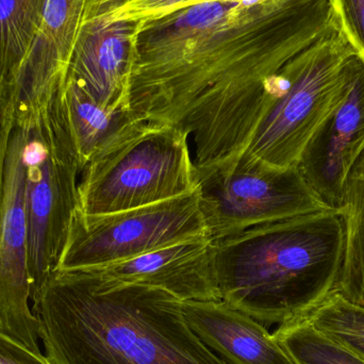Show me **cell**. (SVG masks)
Masks as SVG:
<instances>
[{
  "instance_id": "obj_1",
  "label": "cell",
  "mask_w": 364,
  "mask_h": 364,
  "mask_svg": "<svg viewBox=\"0 0 364 364\" xmlns=\"http://www.w3.org/2000/svg\"><path fill=\"white\" fill-rule=\"evenodd\" d=\"M337 23L333 0H207L138 21L127 110L188 134L195 168L244 151L269 80Z\"/></svg>"
},
{
  "instance_id": "obj_2",
  "label": "cell",
  "mask_w": 364,
  "mask_h": 364,
  "mask_svg": "<svg viewBox=\"0 0 364 364\" xmlns=\"http://www.w3.org/2000/svg\"><path fill=\"white\" fill-rule=\"evenodd\" d=\"M32 303L53 364H229L192 331L183 301L161 289L57 269Z\"/></svg>"
},
{
  "instance_id": "obj_3",
  "label": "cell",
  "mask_w": 364,
  "mask_h": 364,
  "mask_svg": "<svg viewBox=\"0 0 364 364\" xmlns=\"http://www.w3.org/2000/svg\"><path fill=\"white\" fill-rule=\"evenodd\" d=\"M344 242L343 218L336 209L211 240L220 299L260 323L303 318L337 290Z\"/></svg>"
},
{
  "instance_id": "obj_4",
  "label": "cell",
  "mask_w": 364,
  "mask_h": 364,
  "mask_svg": "<svg viewBox=\"0 0 364 364\" xmlns=\"http://www.w3.org/2000/svg\"><path fill=\"white\" fill-rule=\"evenodd\" d=\"M356 53L337 19L272 77L262 117L243 151L274 168L299 166L308 143L346 97Z\"/></svg>"
},
{
  "instance_id": "obj_5",
  "label": "cell",
  "mask_w": 364,
  "mask_h": 364,
  "mask_svg": "<svg viewBox=\"0 0 364 364\" xmlns=\"http://www.w3.org/2000/svg\"><path fill=\"white\" fill-rule=\"evenodd\" d=\"M196 190L188 134L136 121L94 156L78 184V210L104 215L146 207Z\"/></svg>"
},
{
  "instance_id": "obj_6",
  "label": "cell",
  "mask_w": 364,
  "mask_h": 364,
  "mask_svg": "<svg viewBox=\"0 0 364 364\" xmlns=\"http://www.w3.org/2000/svg\"><path fill=\"white\" fill-rule=\"evenodd\" d=\"M25 128L28 274L33 301L59 267L78 208L81 168L66 123L63 90Z\"/></svg>"
},
{
  "instance_id": "obj_7",
  "label": "cell",
  "mask_w": 364,
  "mask_h": 364,
  "mask_svg": "<svg viewBox=\"0 0 364 364\" xmlns=\"http://www.w3.org/2000/svg\"><path fill=\"white\" fill-rule=\"evenodd\" d=\"M195 181L210 240L331 209L306 181L299 166L274 168L246 151L195 168Z\"/></svg>"
},
{
  "instance_id": "obj_8",
  "label": "cell",
  "mask_w": 364,
  "mask_h": 364,
  "mask_svg": "<svg viewBox=\"0 0 364 364\" xmlns=\"http://www.w3.org/2000/svg\"><path fill=\"white\" fill-rule=\"evenodd\" d=\"M207 235L196 190L146 207L104 215L77 208L58 269H92Z\"/></svg>"
},
{
  "instance_id": "obj_9",
  "label": "cell",
  "mask_w": 364,
  "mask_h": 364,
  "mask_svg": "<svg viewBox=\"0 0 364 364\" xmlns=\"http://www.w3.org/2000/svg\"><path fill=\"white\" fill-rule=\"evenodd\" d=\"M27 129L11 132L0 218V331L36 354L38 323L29 308L28 226L25 207Z\"/></svg>"
},
{
  "instance_id": "obj_10",
  "label": "cell",
  "mask_w": 364,
  "mask_h": 364,
  "mask_svg": "<svg viewBox=\"0 0 364 364\" xmlns=\"http://www.w3.org/2000/svg\"><path fill=\"white\" fill-rule=\"evenodd\" d=\"M123 0H87L73 50L68 78L100 107L127 110L138 21H113L111 12Z\"/></svg>"
},
{
  "instance_id": "obj_11",
  "label": "cell",
  "mask_w": 364,
  "mask_h": 364,
  "mask_svg": "<svg viewBox=\"0 0 364 364\" xmlns=\"http://www.w3.org/2000/svg\"><path fill=\"white\" fill-rule=\"evenodd\" d=\"M87 0H47L40 30L6 96L14 126L30 125L68 80Z\"/></svg>"
},
{
  "instance_id": "obj_12",
  "label": "cell",
  "mask_w": 364,
  "mask_h": 364,
  "mask_svg": "<svg viewBox=\"0 0 364 364\" xmlns=\"http://www.w3.org/2000/svg\"><path fill=\"white\" fill-rule=\"evenodd\" d=\"M364 149V60L350 59V82L339 106L318 128L299 160L306 181L331 209L339 210L346 175Z\"/></svg>"
},
{
  "instance_id": "obj_13",
  "label": "cell",
  "mask_w": 364,
  "mask_h": 364,
  "mask_svg": "<svg viewBox=\"0 0 364 364\" xmlns=\"http://www.w3.org/2000/svg\"><path fill=\"white\" fill-rule=\"evenodd\" d=\"M208 235L90 271L109 282L161 289L181 301H220Z\"/></svg>"
},
{
  "instance_id": "obj_14",
  "label": "cell",
  "mask_w": 364,
  "mask_h": 364,
  "mask_svg": "<svg viewBox=\"0 0 364 364\" xmlns=\"http://www.w3.org/2000/svg\"><path fill=\"white\" fill-rule=\"evenodd\" d=\"M186 322L229 364H296L275 336L224 301H183Z\"/></svg>"
},
{
  "instance_id": "obj_15",
  "label": "cell",
  "mask_w": 364,
  "mask_h": 364,
  "mask_svg": "<svg viewBox=\"0 0 364 364\" xmlns=\"http://www.w3.org/2000/svg\"><path fill=\"white\" fill-rule=\"evenodd\" d=\"M63 102L81 173L96 154L136 122L128 110L102 108L82 87L68 78L63 89Z\"/></svg>"
},
{
  "instance_id": "obj_16",
  "label": "cell",
  "mask_w": 364,
  "mask_h": 364,
  "mask_svg": "<svg viewBox=\"0 0 364 364\" xmlns=\"http://www.w3.org/2000/svg\"><path fill=\"white\" fill-rule=\"evenodd\" d=\"M339 211L346 242L337 291L364 307V149L346 175Z\"/></svg>"
},
{
  "instance_id": "obj_17",
  "label": "cell",
  "mask_w": 364,
  "mask_h": 364,
  "mask_svg": "<svg viewBox=\"0 0 364 364\" xmlns=\"http://www.w3.org/2000/svg\"><path fill=\"white\" fill-rule=\"evenodd\" d=\"M47 0H0V91L8 92L40 30Z\"/></svg>"
},
{
  "instance_id": "obj_18",
  "label": "cell",
  "mask_w": 364,
  "mask_h": 364,
  "mask_svg": "<svg viewBox=\"0 0 364 364\" xmlns=\"http://www.w3.org/2000/svg\"><path fill=\"white\" fill-rule=\"evenodd\" d=\"M273 335L296 364H364L356 353L306 316L280 325Z\"/></svg>"
},
{
  "instance_id": "obj_19",
  "label": "cell",
  "mask_w": 364,
  "mask_h": 364,
  "mask_svg": "<svg viewBox=\"0 0 364 364\" xmlns=\"http://www.w3.org/2000/svg\"><path fill=\"white\" fill-rule=\"evenodd\" d=\"M305 316L364 360L363 306L348 301L335 290Z\"/></svg>"
},
{
  "instance_id": "obj_20",
  "label": "cell",
  "mask_w": 364,
  "mask_h": 364,
  "mask_svg": "<svg viewBox=\"0 0 364 364\" xmlns=\"http://www.w3.org/2000/svg\"><path fill=\"white\" fill-rule=\"evenodd\" d=\"M207 0H123L111 12L113 21H140L159 18Z\"/></svg>"
},
{
  "instance_id": "obj_21",
  "label": "cell",
  "mask_w": 364,
  "mask_h": 364,
  "mask_svg": "<svg viewBox=\"0 0 364 364\" xmlns=\"http://www.w3.org/2000/svg\"><path fill=\"white\" fill-rule=\"evenodd\" d=\"M333 6L342 31L364 60V0H333Z\"/></svg>"
},
{
  "instance_id": "obj_22",
  "label": "cell",
  "mask_w": 364,
  "mask_h": 364,
  "mask_svg": "<svg viewBox=\"0 0 364 364\" xmlns=\"http://www.w3.org/2000/svg\"><path fill=\"white\" fill-rule=\"evenodd\" d=\"M14 128V109L6 93L0 91V218L4 203V176L11 132Z\"/></svg>"
},
{
  "instance_id": "obj_23",
  "label": "cell",
  "mask_w": 364,
  "mask_h": 364,
  "mask_svg": "<svg viewBox=\"0 0 364 364\" xmlns=\"http://www.w3.org/2000/svg\"><path fill=\"white\" fill-rule=\"evenodd\" d=\"M0 364H53L0 331Z\"/></svg>"
}]
</instances>
